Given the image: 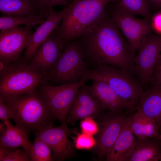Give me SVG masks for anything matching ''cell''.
I'll use <instances>...</instances> for the list:
<instances>
[{
  "label": "cell",
  "mask_w": 161,
  "mask_h": 161,
  "mask_svg": "<svg viewBox=\"0 0 161 161\" xmlns=\"http://www.w3.org/2000/svg\"><path fill=\"white\" fill-rule=\"evenodd\" d=\"M52 123L40 128L34 133L50 148L55 160L62 161L72 157L75 153L74 145L69 137L66 123L55 127Z\"/></svg>",
  "instance_id": "9c48e42d"
},
{
  "label": "cell",
  "mask_w": 161,
  "mask_h": 161,
  "mask_svg": "<svg viewBox=\"0 0 161 161\" xmlns=\"http://www.w3.org/2000/svg\"><path fill=\"white\" fill-rule=\"evenodd\" d=\"M112 0H73L66 7L61 22L57 29L65 47L100 22L107 16L106 9Z\"/></svg>",
  "instance_id": "3957f363"
},
{
  "label": "cell",
  "mask_w": 161,
  "mask_h": 161,
  "mask_svg": "<svg viewBox=\"0 0 161 161\" xmlns=\"http://www.w3.org/2000/svg\"><path fill=\"white\" fill-rule=\"evenodd\" d=\"M129 112L115 113L109 111L98 123L95 152L100 160L105 159L122 128L126 114Z\"/></svg>",
  "instance_id": "7c38bea8"
},
{
  "label": "cell",
  "mask_w": 161,
  "mask_h": 161,
  "mask_svg": "<svg viewBox=\"0 0 161 161\" xmlns=\"http://www.w3.org/2000/svg\"><path fill=\"white\" fill-rule=\"evenodd\" d=\"M89 80L106 83L124 103L129 111H135L144 92L142 85L125 69L106 64L89 69L80 81L82 85Z\"/></svg>",
  "instance_id": "277c9868"
},
{
  "label": "cell",
  "mask_w": 161,
  "mask_h": 161,
  "mask_svg": "<svg viewBox=\"0 0 161 161\" xmlns=\"http://www.w3.org/2000/svg\"><path fill=\"white\" fill-rule=\"evenodd\" d=\"M161 127V86L151 85L143 92L137 106Z\"/></svg>",
  "instance_id": "ffe728a7"
},
{
  "label": "cell",
  "mask_w": 161,
  "mask_h": 161,
  "mask_svg": "<svg viewBox=\"0 0 161 161\" xmlns=\"http://www.w3.org/2000/svg\"><path fill=\"white\" fill-rule=\"evenodd\" d=\"M127 114L120 134L105 157L106 161H124L133 149L136 140L131 129L134 114Z\"/></svg>",
  "instance_id": "2e32d148"
},
{
  "label": "cell",
  "mask_w": 161,
  "mask_h": 161,
  "mask_svg": "<svg viewBox=\"0 0 161 161\" xmlns=\"http://www.w3.org/2000/svg\"><path fill=\"white\" fill-rule=\"evenodd\" d=\"M42 17L35 16H5L0 17V31L24 25L31 27L40 24L46 20Z\"/></svg>",
  "instance_id": "cb8c5ba5"
},
{
  "label": "cell",
  "mask_w": 161,
  "mask_h": 161,
  "mask_svg": "<svg viewBox=\"0 0 161 161\" xmlns=\"http://www.w3.org/2000/svg\"><path fill=\"white\" fill-rule=\"evenodd\" d=\"M48 80V73L33 68L24 58L8 64H0V96H14L29 93Z\"/></svg>",
  "instance_id": "5b68a950"
},
{
  "label": "cell",
  "mask_w": 161,
  "mask_h": 161,
  "mask_svg": "<svg viewBox=\"0 0 161 161\" xmlns=\"http://www.w3.org/2000/svg\"><path fill=\"white\" fill-rule=\"evenodd\" d=\"M0 11L3 16H35L45 18L49 14L37 0H0Z\"/></svg>",
  "instance_id": "ac0fdd59"
},
{
  "label": "cell",
  "mask_w": 161,
  "mask_h": 161,
  "mask_svg": "<svg viewBox=\"0 0 161 161\" xmlns=\"http://www.w3.org/2000/svg\"><path fill=\"white\" fill-rule=\"evenodd\" d=\"M0 98L10 110L16 125L29 135L53 123L57 118L44 96L37 89L18 96Z\"/></svg>",
  "instance_id": "7a4b0ae2"
},
{
  "label": "cell",
  "mask_w": 161,
  "mask_h": 161,
  "mask_svg": "<svg viewBox=\"0 0 161 161\" xmlns=\"http://www.w3.org/2000/svg\"><path fill=\"white\" fill-rule=\"evenodd\" d=\"M131 125V130L138 138H158L160 127L153 119L145 114L137 106Z\"/></svg>",
  "instance_id": "7402d4cb"
},
{
  "label": "cell",
  "mask_w": 161,
  "mask_h": 161,
  "mask_svg": "<svg viewBox=\"0 0 161 161\" xmlns=\"http://www.w3.org/2000/svg\"><path fill=\"white\" fill-rule=\"evenodd\" d=\"M137 50L134 60L135 72L142 86H145L150 83L161 59V35L149 33Z\"/></svg>",
  "instance_id": "52a82bcc"
},
{
  "label": "cell",
  "mask_w": 161,
  "mask_h": 161,
  "mask_svg": "<svg viewBox=\"0 0 161 161\" xmlns=\"http://www.w3.org/2000/svg\"><path fill=\"white\" fill-rule=\"evenodd\" d=\"M11 114L8 107L3 102L2 99L0 98V119L5 123L11 119Z\"/></svg>",
  "instance_id": "f546056e"
},
{
  "label": "cell",
  "mask_w": 161,
  "mask_h": 161,
  "mask_svg": "<svg viewBox=\"0 0 161 161\" xmlns=\"http://www.w3.org/2000/svg\"><path fill=\"white\" fill-rule=\"evenodd\" d=\"M151 23L152 30L161 34V12L156 14L153 18Z\"/></svg>",
  "instance_id": "1f68e13d"
},
{
  "label": "cell",
  "mask_w": 161,
  "mask_h": 161,
  "mask_svg": "<svg viewBox=\"0 0 161 161\" xmlns=\"http://www.w3.org/2000/svg\"><path fill=\"white\" fill-rule=\"evenodd\" d=\"M110 20L120 30L126 40L135 51L145 37L152 32V28L148 18L139 19L133 15L111 10Z\"/></svg>",
  "instance_id": "30bf717a"
},
{
  "label": "cell",
  "mask_w": 161,
  "mask_h": 161,
  "mask_svg": "<svg viewBox=\"0 0 161 161\" xmlns=\"http://www.w3.org/2000/svg\"><path fill=\"white\" fill-rule=\"evenodd\" d=\"M104 109L90 93L85 83L78 89L66 119V122L73 125L79 120L86 117H98Z\"/></svg>",
  "instance_id": "5bb4252c"
},
{
  "label": "cell",
  "mask_w": 161,
  "mask_h": 161,
  "mask_svg": "<svg viewBox=\"0 0 161 161\" xmlns=\"http://www.w3.org/2000/svg\"><path fill=\"white\" fill-rule=\"evenodd\" d=\"M52 151L45 142L35 138L31 149V161H52L55 160Z\"/></svg>",
  "instance_id": "d4e9b609"
},
{
  "label": "cell",
  "mask_w": 161,
  "mask_h": 161,
  "mask_svg": "<svg viewBox=\"0 0 161 161\" xmlns=\"http://www.w3.org/2000/svg\"><path fill=\"white\" fill-rule=\"evenodd\" d=\"M65 7L60 11L52 8L50 10L45 20L29 37L24 53V58L28 62L41 45L52 32L59 26L66 11Z\"/></svg>",
  "instance_id": "9a60e30c"
},
{
  "label": "cell",
  "mask_w": 161,
  "mask_h": 161,
  "mask_svg": "<svg viewBox=\"0 0 161 161\" xmlns=\"http://www.w3.org/2000/svg\"><path fill=\"white\" fill-rule=\"evenodd\" d=\"M30 155L23 148L0 147V161H31Z\"/></svg>",
  "instance_id": "484cf974"
},
{
  "label": "cell",
  "mask_w": 161,
  "mask_h": 161,
  "mask_svg": "<svg viewBox=\"0 0 161 161\" xmlns=\"http://www.w3.org/2000/svg\"><path fill=\"white\" fill-rule=\"evenodd\" d=\"M82 132L93 136L98 131V123L92 117H86L81 120L80 124Z\"/></svg>",
  "instance_id": "83f0119b"
},
{
  "label": "cell",
  "mask_w": 161,
  "mask_h": 161,
  "mask_svg": "<svg viewBox=\"0 0 161 161\" xmlns=\"http://www.w3.org/2000/svg\"><path fill=\"white\" fill-rule=\"evenodd\" d=\"M33 32L32 27L28 26L0 31V64L7 65L20 60Z\"/></svg>",
  "instance_id": "8fae6325"
},
{
  "label": "cell",
  "mask_w": 161,
  "mask_h": 161,
  "mask_svg": "<svg viewBox=\"0 0 161 161\" xmlns=\"http://www.w3.org/2000/svg\"><path fill=\"white\" fill-rule=\"evenodd\" d=\"M57 29L41 45L28 62L34 69L49 73L60 57L64 47Z\"/></svg>",
  "instance_id": "4fadbf2b"
},
{
  "label": "cell",
  "mask_w": 161,
  "mask_h": 161,
  "mask_svg": "<svg viewBox=\"0 0 161 161\" xmlns=\"http://www.w3.org/2000/svg\"><path fill=\"white\" fill-rule=\"evenodd\" d=\"M75 135L73 138L75 147L78 149L89 150L95 147L96 141L93 136L82 132L74 131Z\"/></svg>",
  "instance_id": "4316f807"
},
{
  "label": "cell",
  "mask_w": 161,
  "mask_h": 161,
  "mask_svg": "<svg viewBox=\"0 0 161 161\" xmlns=\"http://www.w3.org/2000/svg\"><path fill=\"white\" fill-rule=\"evenodd\" d=\"M150 83L151 85L161 86V59L153 74Z\"/></svg>",
  "instance_id": "4dcf8cb0"
},
{
  "label": "cell",
  "mask_w": 161,
  "mask_h": 161,
  "mask_svg": "<svg viewBox=\"0 0 161 161\" xmlns=\"http://www.w3.org/2000/svg\"><path fill=\"white\" fill-rule=\"evenodd\" d=\"M4 123L7 127L5 130L0 133V147H21L30 157L32 144L29 140V134L21 128L16 125L13 126L10 120Z\"/></svg>",
  "instance_id": "44dd1931"
},
{
  "label": "cell",
  "mask_w": 161,
  "mask_h": 161,
  "mask_svg": "<svg viewBox=\"0 0 161 161\" xmlns=\"http://www.w3.org/2000/svg\"><path fill=\"white\" fill-rule=\"evenodd\" d=\"M157 139L160 141V142L161 143V133L160 134Z\"/></svg>",
  "instance_id": "e575fe53"
},
{
  "label": "cell",
  "mask_w": 161,
  "mask_h": 161,
  "mask_svg": "<svg viewBox=\"0 0 161 161\" xmlns=\"http://www.w3.org/2000/svg\"><path fill=\"white\" fill-rule=\"evenodd\" d=\"M150 7L161 9V0H146Z\"/></svg>",
  "instance_id": "d6a6232c"
},
{
  "label": "cell",
  "mask_w": 161,
  "mask_h": 161,
  "mask_svg": "<svg viewBox=\"0 0 161 161\" xmlns=\"http://www.w3.org/2000/svg\"><path fill=\"white\" fill-rule=\"evenodd\" d=\"M6 125L3 122L0 123V133L3 132L6 129Z\"/></svg>",
  "instance_id": "836d02e7"
},
{
  "label": "cell",
  "mask_w": 161,
  "mask_h": 161,
  "mask_svg": "<svg viewBox=\"0 0 161 161\" xmlns=\"http://www.w3.org/2000/svg\"><path fill=\"white\" fill-rule=\"evenodd\" d=\"M156 138H138L131 153L124 161L161 160V143Z\"/></svg>",
  "instance_id": "d6986e66"
},
{
  "label": "cell",
  "mask_w": 161,
  "mask_h": 161,
  "mask_svg": "<svg viewBox=\"0 0 161 161\" xmlns=\"http://www.w3.org/2000/svg\"><path fill=\"white\" fill-rule=\"evenodd\" d=\"M111 10L132 15L137 14L148 18L151 7L146 0H112Z\"/></svg>",
  "instance_id": "603a6c76"
},
{
  "label": "cell",
  "mask_w": 161,
  "mask_h": 161,
  "mask_svg": "<svg viewBox=\"0 0 161 161\" xmlns=\"http://www.w3.org/2000/svg\"><path fill=\"white\" fill-rule=\"evenodd\" d=\"M89 69L77 38L66 45L60 57L48 73L49 80L59 84L80 82Z\"/></svg>",
  "instance_id": "8992f818"
},
{
  "label": "cell",
  "mask_w": 161,
  "mask_h": 161,
  "mask_svg": "<svg viewBox=\"0 0 161 161\" xmlns=\"http://www.w3.org/2000/svg\"><path fill=\"white\" fill-rule=\"evenodd\" d=\"M124 36L107 15L77 38L89 68L106 64L135 72V51Z\"/></svg>",
  "instance_id": "6da1fadb"
},
{
  "label": "cell",
  "mask_w": 161,
  "mask_h": 161,
  "mask_svg": "<svg viewBox=\"0 0 161 161\" xmlns=\"http://www.w3.org/2000/svg\"><path fill=\"white\" fill-rule=\"evenodd\" d=\"M44 10L49 13L50 9L58 5L65 7L69 6L73 0H37Z\"/></svg>",
  "instance_id": "f1b7e54d"
},
{
  "label": "cell",
  "mask_w": 161,
  "mask_h": 161,
  "mask_svg": "<svg viewBox=\"0 0 161 161\" xmlns=\"http://www.w3.org/2000/svg\"><path fill=\"white\" fill-rule=\"evenodd\" d=\"M82 85L75 83L52 86L45 83L39 87L56 117L62 123H66L67 116L77 92Z\"/></svg>",
  "instance_id": "ba28073f"
},
{
  "label": "cell",
  "mask_w": 161,
  "mask_h": 161,
  "mask_svg": "<svg viewBox=\"0 0 161 161\" xmlns=\"http://www.w3.org/2000/svg\"><path fill=\"white\" fill-rule=\"evenodd\" d=\"M93 81L90 86L86 85V87L104 110L115 113L129 111L124 103L106 83L100 80Z\"/></svg>",
  "instance_id": "e0dca14e"
}]
</instances>
